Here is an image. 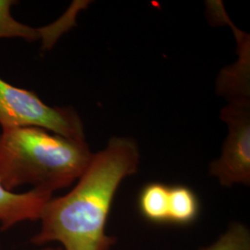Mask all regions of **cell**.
Listing matches in <instances>:
<instances>
[{"instance_id": "obj_2", "label": "cell", "mask_w": 250, "mask_h": 250, "mask_svg": "<svg viewBox=\"0 0 250 250\" xmlns=\"http://www.w3.org/2000/svg\"><path fill=\"white\" fill-rule=\"evenodd\" d=\"M93 153L74 141L37 127H14L0 133V184L9 191L32 186L53 194L80 178Z\"/></svg>"}, {"instance_id": "obj_7", "label": "cell", "mask_w": 250, "mask_h": 250, "mask_svg": "<svg viewBox=\"0 0 250 250\" xmlns=\"http://www.w3.org/2000/svg\"><path fill=\"white\" fill-rule=\"evenodd\" d=\"M198 213V198L192 189L183 186L169 188L168 223L179 225L192 224Z\"/></svg>"}, {"instance_id": "obj_5", "label": "cell", "mask_w": 250, "mask_h": 250, "mask_svg": "<svg viewBox=\"0 0 250 250\" xmlns=\"http://www.w3.org/2000/svg\"><path fill=\"white\" fill-rule=\"evenodd\" d=\"M52 193L32 188L24 193L9 191L0 184V224L2 230H8L14 225L40 220Z\"/></svg>"}, {"instance_id": "obj_8", "label": "cell", "mask_w": 250, "mask_h": 250, "mask_svg": "<svg viewBox=\"0 0 250 250\" xmlns=\"http://www.w3.org/2000/svg\"><path fill=\"white\" fill-rule=\"evenodd\" d=\"M169 188L161 183H151L142 189L139 208L146 219L156 224L168 223Z\"/></svg>"}, {"instance_id": "obj_6", "label": "cell", "mask_w": 250, "mask_h": 250, "mask_svg": "<svg viewBox=\"0 0 250 250\" xmlns=\"http://www.w3.org/2000/svg\"><path fill=\"white\" fill-rule=\"evenodd\" d=\"M14 0H0V38H21L34 42L39 38L44 39V47L53 45L54 37L51 27L33 28L18 21L11 14Z\"/></svg>"}, {"instance_id": "obj_10", "label": "cell", "mask_w": 250, "mask_h": 250, "mask_svg": "<svg viewBox=\"0 0 250 250\" xmlns=\"http://www.w3.org/2000/svg\"><path fill=\"white\" fill-rule=\"evenodd\" d=\"M41 250H63L62 248H57V249H54V248H46V249H43Z\"/></svg>"}, {"instance_id": "obj_9", "label": "cell", "mask_w": 250, "mask_h": 250, "mask_svg": "<svg viewBox=\"0 0 250 250\" xmlns=\"http://www.w3.org/2000/svg\"><path fill=\"white\" fill-rule=\"evenodd\" d=\"M203 250H250V232L249 228L234 223L209 247Z\"/></svg>"}, {"instance_id": "obj_3", "label": "cell", "mask_w": 250, "mask_h": 250, "mask_svg": "<svg viewBox=\"0 0 250 250\" xmlns=\"http://www.w3.org/2000/svg\"><path fill=\"white\" fill-rule=\"evenodd\" d=\"M0 126L37 127L74 141L85 142L83 125L72 107L46 105L36 93L19 88L0 77Z\"/></svg>"}, {"instance_id": "obj_4", "label": "cell", "mask_w": 250, "mask_h": 250, "mask_svg": "<svg viewBox=\"0 0 250 250\" xmlns=\"http://www.w3.org/2000/svg\"><path fill=\"white\" fill-rule=\"evenodd\" d=\"M221 117L229 127L222 156L210 164V174L224 187L250 184V116L248 99L232 100Z\"/></svg>"}, {"instance_id": "obj_11", "label": "cell", "mask_w": 250, "mask_h": 250, "mask_svg": "<svg viewBox=\"0 0 250 250\" xmlns=\"http://www.w3.org/2000/svg\"><path fill=\"white\" fill-rule=\"evenodd\" d=\"M0 250H1V243H0Z\"/></svg>"}, {"instance_id": "obj_1", "label": "cell", "mask_w": 250, "mask_h": 250, "mask_svg": "<svg viewBox=\"0 0 250 250\" xmlns=\"http://www.w3.org/2000/svg\"><path fill=\"white\" fill-rule=\"evenodd\" d=\"M138 164L134 140L111 138L104 150L93 154L76 186L47 202L32 243L59 242L63 250H110L115 238L106 232L107 216L120 185L137 171Z\"/></svg>"}]
</instances>
